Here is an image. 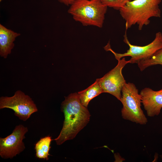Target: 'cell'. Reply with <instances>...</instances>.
<instances>
[{
	"label": "cell",
	"instance_id": "1",
	"mask_svg": "<svg viewBox=\"0 0 162 162\" xmlns=\"http://www.w3.org/2000/svg\"><path fill=\"white\" fill-rule=\"evenodd\" d=\"M61 110L64 115L63 126L58 136L54 139L57 145L74 139L88 123L90 113L83 106L78 93L70 94L61 104Z\"/></svg>",
	"mask_w": 162,
	"mask_h": 162
},
{
	"label": "cell",
	"instance_id": "2",
	"mask_svg": "<svg viewBox=\"0 0 162 162\" xmlns=\"http://www.w3.org/2000/svg\"><path fill=\"white\" fill-rule=\"evenodd\" d=\"M161 0H134L127 2L119 10L120 14L126 21L127 30L137 24L141 30L144 26L148 25L151 17H160L159 4Z\"/></svg>",
	"mask_w": 162,
	"mask_h": 162
},
{
	"label": "cell",
	"instance_id": "3",
	"mask_svg": "<svg viewBox=\"0 0 162 162\" xmlns=\"http://www.w3.org/2000/svg\"><path fill=\"white\" fill-rule=\"evenodd\" d=\"M107 7L100 0H76L68 10L75 21L83 26L102 27Z\"/></svg>",
	"mask_w": 162,
	"mask_h": 162
},
{
	"label": "cell",
	"instance_id": "4",
	"mask_svg": "<svg viewBox=\"0 0 162 162\" xmlns=\"http://www.w3.org/2000/svg\"><path fill=\"white\" fill-rule=\"evenodd\" d=\"M121 92L120 101L123 105L121 110L122 118L140 125L146 124L148 120L141 107V97L135 85L126 83Z\"/></svg>",
	"mask_w": 162,
	"mask_h": 162
},
{
	"label": "cell",
	"instance_id": "5",
	"mask_svg": "<svg viewBox=\"0 0 162 162\" xmlns=\"http://www.w3.org/2000/svg\"><path fill=\"white\" fill-rule=\"evenodd\" d=\"M125 29L124 35V42L129 46V49L123 53H118L114 51L111 48L110 42L104 47L106 51H110L114 54L117 60L127 56H130L129 60L130 63H138V62L151 58L156 52L162 49V33L157 32L154 40L149 44L143 46L134 45L130 44L128 40Z\"/></svg>",
	"mask_w": 162,
	"mask_h": 162
},
{
	"label": "cell",
	"instance_id": "6",
	"mask_svg": "<svg viewBox=\"0 0 162 162\" xmlns=\"http://www.w3.org/2000/svg\"><path fill=\"white\" fill-rule=\"evenodd\" d=\"M5 108L13 110L15 115L24 121L38 111L35 104L31 97L20 90L16 91L11 97H0V109Z\"/></svg>",
	"mask_w": 162,
	"mask_h": 162
},
{
	"label": "cell",
	"instance_id": "7",
	"mask_svg": "<svg viewBox=\"0 0 162 162\" xmlns=\"http://www.w3.org/2000/svg\"><path fill=\"white\" fill-rule=\"evenodd\" d=\"M117 65L113 69L98 80L103 93H109L120 101L121 92L123 86L126 83L122 73L123 68L129 61H127L124 57L118 60Z\"/></svg>",
	"mask_w": 162,
	"mask_h": 162
},
{
	"label": "cell",
	"instance_id": "8",
	"mask_svg": "<svg viewBox=\"0 0 162 162\" xmlns=\"http://www.w3.org/2000/svg\"><path fill=\"white\" fill-rule=\"evenodd\" d=\"M28 131L22 124L17 125L10 135L0 138V156L2 158L12 159L25 148L23 140Z\"/></svg>",
	"mask_w": 162,
	"mask_h": 162
},
{
	"label": "cell",
	"instance_id": "9",
	"mask_svg": "<svg viewBox=\"0 0 162 162\" xmlns=\"http://www.w3.org/2000/svg\"><path fill=\"white\" fill-rule=\"evenodd\" d=\"M140 94L147 116L154 117L158 115L162 108V88L155 91L146 88L141 90Z\"/></svg>",
	"mask_w": 162,
	"mask_h": 162
},
{
	"label": "cell",
	"instance_id": "10",
	"mask_svg": "<svg viewBox=\"0 0 162 162\" xmlns=\"http://www.w3.org/2000/svg\"><path fill=\"white\" fill-rule=\"evenodd\" d=\"M20 35L19 33L8 29L0 24V55L6 58L14 47V42Z\"/></svg>",
	"mask_w": 162,
	"mask_h": 162
},
{
	"label": "cell",
	"instance_id": "11",
	"mask_svg": "<svg viewBox=\"0 0 162 162\" xmlns=\"http://www.w3.org/2000/svg\"><path fill=\"white\" fill-rule=\"evenodd\" d=\"M102 93V90L97 79L94 83L86 89L78 92V94L82 104L87 107L91 100Z\"/></svg>",
	"mask_w": 162,
	"mask_h": 162
},
{
	"label": "cell",
	"instance_id": "12",
	"mask_svg": "<svg viewBox=\"0 0 162 162\" xmlns=\"http://www.w3.org/2000/svg\"><path fill=\"white\" fill-rule=\"evenodd\" d=\"M52 140L51 137L47 136L41 138L36 142L35 145L34 149L37 158L46 160L49 159V152Z\"/></svg>",
	"mask_w": 162,
	"mask_h": 162
},
{
	"label": "cell",
	"instance_id": "13",
	"mask_svg": "<svg viewBox=\"0 0 162 162\" xmlns=\"http://www.w3.org/2000/svg\"><path fill=\"white\" fill-rule=\"evenodd\" d=\"M137 64L141 71L150 66L157 64L162 65V49L156 52L150 58L141 61Z\"/></svg>",
	"mask_w": 162,
	"mask_h": 162
},
{
	"label": "cell",
	"instance_id": "14",
	"mask_svg": "<svg viewBox=\"0 0 162 162\" xmlns=\"http://www.w3.org/2000/svg\"><path fill=\"white\" fill-rule=\"evenodd\" d=\"M101 2L107 7L119 10L131 0H100Z\"/></svg>",
	"mask_w": 162,
	"mask_h": 162
},
{
	"label": "cell",
	"instance_id": "15",
	"mask_svg": "<svg viewBox=\"0 0 162 162\" xmlns=\"http://www.w3.org/2000/svg\"><path fill=\"white\" fill-rule=\"evenodd\" d=\"M59 2L67 6L71 5L76 0H58Z\"/></svg>",
	"mask_w": 162,
	"mask_h": 162
},
{
	"label": "cell",
	"instance_id": "16",
	"mask_svg": "<svg viewBox=\"0 0 162 162\" xmlns=\"http://www.w3.org/2000/svg\"><path fill=\"white\" fill-rule=\"evenodd\" d=\"M2 1V0H0V1Z\"/></svg>",
	"mask_w": 162,
	"mask_h": 162
}]
</instances>
